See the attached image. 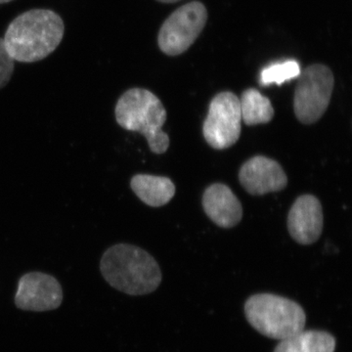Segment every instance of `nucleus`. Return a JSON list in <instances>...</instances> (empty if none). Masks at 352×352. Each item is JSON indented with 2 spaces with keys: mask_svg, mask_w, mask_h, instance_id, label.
<instances>
[{
  "mask_svg": "<svg viewBox=\"0 0 352 352\" xmlns=\"http://www.w3.org/2000/svg\"><path fill=\"white\" fill-rule=\"evenodd\" d=\"M115 115L120 127L143 134L153 153L161 155L168 151L170 138L163 131L166 108L151 91L144 88L127 90L118 100Z\"/></svg>",
  "mask_w": 352,
  "mask_h": 352,
  "instance_id": "3",
  "label": "nucleus"
},
{
  "mask_svg": "<svg viewBox=\"0 0 352 352\" xmlns=\"http://www.w3.org/2000/svg\"><path fill=\"white\" fill-rule=\"evenodd\" d=\"M243 188L254 196L265 195L286 188L288 177L279 163L264 156L248 160L239 171Z\"/></svg>",
  "mask_w": 352,
  "mask_h": 352,
  "instance_id": "9",
  "label": "nucleus"
},
{
  "mask_svg": "<svg viewBox=\"0 0 352 352\" xmlns=\"http://www.w3.org/2000/svg\"><path fill=\"white\" fill-rule=\"evenodd\" d=\"M207 21V8L200 1L189 2L176 9L160 29V50L168 56L182 54L195 43Z\"/></svg>",
  "mask_w": 352,
  "mask_h": 352,
  "instance_id": "6",
  "label": "nucleus"
},
{
  "mask_svg": "<svg viewBox=\"0 0 352 352\" xmlns=\"http://www.w3.org/2000/svg\"><path fill=\"white\" fill-rule=\"evenodd\" d=\"M14 63L15 61L7 51L3 38H0V89L10 82L14 72Z\"/></svg>",
  "mask_w": 352,
  "mask_h": 352,
  "instance_id": "16",
  "label": "nucleus"
},
{
  "mask_svg": "<svg viewBox=\"0 0 352 352\" xmlns=\"http://www.w3.org/2000/svg\"><path fill=\"white\" fill-rule=\"evenodd\" d=\"M64 30L63 20L54 11L32 9L11 22L3 41L14 61L34 63L56 50Z\"/></svg>",
  "mask_w": 352,
  "mask_h": 352,
  "instance_id": "1",
  "label": "nucleus"
},
{
  "mask_svg": "<svg viewBox=\"0 0 352 352\" xmlns=\"http://www.w3.org/2000/svg\"><path fill=\"white\" fill-rule=\"evenodd\" d=\"M12 1V0H0V4L7 3V2Z\"/></svg>",
  "mask_w": 352,
  "mask_h": 352,
  "instance_id": "18",
  "label": "nucleus"
},
{
  "mask_svg": "<svg viewBox=\"0 0 352 352\" xmlns=\"http://www.w3.org/2000/svg\"><path fill=\"white\" fill-rule=\"evenodd\" d=\"M132 191L149 207H163L175 197V185L164 176L136 175L131 178Z\"/></svg>",
  "mask_w": 352,
  "mask_h": 352,
  "instance_id": "12",
  "label": "nucleus"
},
{
  "mask_svg": "<svg viewBox=\"0 0 352 352\" xmlns=\"http://www.w3.org/2000/svg\"><path fill=\"white\" fill-rule=\"evenodd\" d=\"M323 222L320 201L314 195L298 197L289 212V235L298 244H314L320 238Z\"/></svg>",
  "mask_w": 352,
  "mask_h": 352,
  "instance_id": "10",
  "label": "nucleus"
},
{
  "mask_svg": "<svg viewBox=\"0 0 352 352\" xmlns=\"http://www.w3.org/2000/svg\"><path fill=\"white\" fill-rule=\"evenodd\" d=\"M63 302V289L56 278L43 272L23 275L18 283L15 305L25 311L57 309Z\"/></svg>",
  "mask_w": 352,
  "mask_h": 352,
  "instance_id": "8",
  "label": "nucleus"
},
{
  "mask_svg": "<svg viewBox=\"0 0 352 352\" xmlns=\"http://www.w3.org/2000/svg\"><path fill=\"white\" fill-rule=\"evenodd\" d=\"M157 1L162 2V3H175V2L179 1V0H157Z\"/></svg>",
  "mask_w": 352,
  "mask_h": 352,
  "instance_id": "17",
  "label": "nucleus"
},
{
  "mask_svg": "<svg viewBox=\"0 0 352 352\" xmlns=\"http://www.w3.org/2000/svg\"><path fill=\"white\" fill-rule=\"evenodd\" d=\"M241 115L247 126L267 124L274 117V108L267 97L256 88L243 92L240 99Z\"/></svg>",
  "mask_w": 352,
  "mask_h": 352,
  "instance_id": "14",
  "label": "nucleus"
},
{
  "mask_svg": "<svg viewBox=\"0 0 352 352\" xmlns=\"http://www.w3.org/2000/svg\"><path fill=\"white\" fill-rule=\"evenodd\" d=\"M300 72L302 71H300V64L295 60L271 64L261 72L259 83L263 87H267L272 83L281 85L288 80L298 78Z\"/></svg>",
  "mask_w": 352,
  "mask_h": 352,
  "instance_id": "15",
  "label": "nucleus"
},
{
  "mask_svg": "<svg viewBox=\"0 0 352 352\" xmlns=\"http://www.w3.org/2000/svg\"><path fill=\"white\" fill-rule=\"evenodd\" d=\"M336 340L324 331H302L281 340L274 352H333Z\"/></svg>",
  "mask_w": 352,
  "mask_h": 352,
  "instance_id": "13",
  "label": "nucleus"
},
{
  "mask_svg": "<svg viewBox=\"0 0 352 352\" xmlns=\"http://www.w3.org/2000/svg\"><path fill=\"white\" fill-rule=\"evenodd\" d=\"M294 96L296 119L303 124H315L330 104L335 78L325 65L314 64L300 72Z\"/></svg>",
  "mask_w": 352,
  "mask_h": 352,
  "instance_id": "5",
  "label": "nucleus"
},
{
  "mask_svg": "<svg viewBox=\"0 0 352 352\" xmlns=\"http://www.w3.org/2000/svg\"><path fill=\"white\" fill-rule=\"evenodd\" d=\"M245 314L250 324L270 339L283 340L302 331L307 315L298 303L273 294L248 298Z\"/></svg>",
  "mask_w": 352,
  "mask_h": 352,
  "instance_id": "4",
  "label": "nucleus"
},
{
  "mask_svg": "<svg viewBox=\"0 0 352 352\" xmlns=\"http://www.w3.org/2000/svg\"><path fill=\"white\" fill-rule=\"evenodd\" d=\"M203 208L208 219L222 228H232L242 220L243 208L239 199L222 183H214L206 189Z\"/></svg>",
  "mask_w": 352,
  "mask_h": 352,
  "instance_id": "11",
  "label": "nucleus"
},
{
  "mask_svg": "<svg viewBox=\"0 0 352 352\" xmlns=\"http://www.w3.org/2000/svg\"><path fill=\"white\" fill-rule=\"evenodd\" d=\"M100 270L110 286L126 295H148L156 291L162 282V271L156 259L133 245L109 248L102 256Z\"/></svg>",
  "mask_w": 352,
  "mask_h": 352,
  "instance_id": "2",
  "label": "nucleus"
},
{
  "mask_svg": "<svg viewBox=\"0 0 352 352\" xmlns=\"http://www.w3.org/2000/svg\"><path fill=\"white\" fill-rule=\"evenodd\" d=\"M242 131L240 99L232 92L215 95L204 122V138L210 147L224 150L239 140Z\"/></svg>",
  "mask_w": 352,
  "mask_h": 352,
  "instance_id": "7",
  "label": "nucleus"
}]
</instances>
